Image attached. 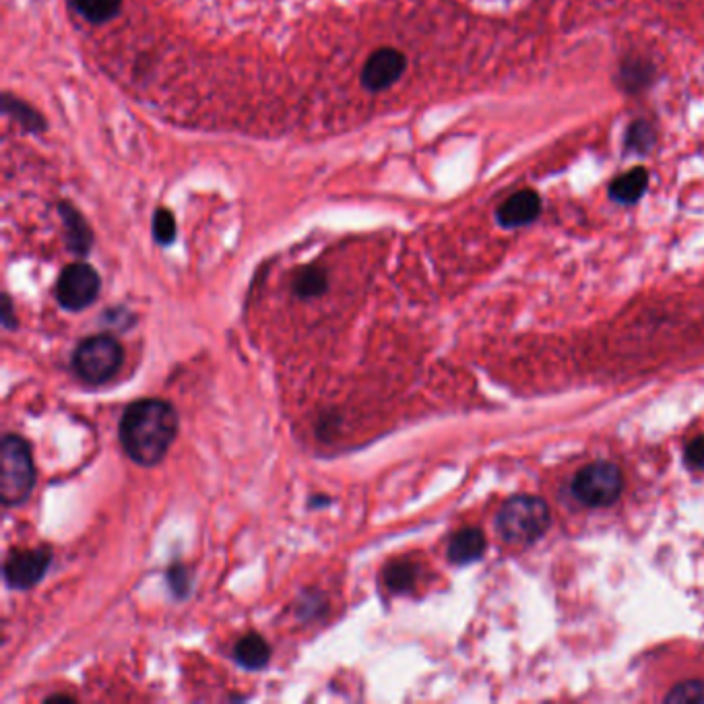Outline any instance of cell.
Returning <instances> with one entry per match:
<instances>
[{
  "mask_svg": "<svg viewBox=\"0 0 704 704\" xmlns=\"http://www.w3.org/2000/svg\"><path fill=\"white\" fill-rule=\"evenodd\" d=\"M120 444L137 465L162 463L178 434V413L162 399H141L126 407L120 420Z\"/></svg>",
  "mask_w": 704,
  "mask_h": 704,
  "instance_id": "obj_1",
  "label": "cell"
},
{
  "mask_svg": "<svg viewBox=\"0 0 704 704\" xmlns=\"http://www.w3.org/2000/svg\"><path fill=\"white\" fill-rule=\"evenodd\" d=\"M36 486V467L29 444L15 434L0 446V500L5 506L23 504Z\"/></svg>",
  "mask_w": 704,
  "mask_h": 704,
  "instance_id": "obj_2",
  "label": "cell"
},
{
  "mask_svg": "<svg viewBox=\"0 0 704 704\" xmlns=\"http://www.w3.org/2000/svg\"><path fill=\"white\" fill-rule=\"evenodd\" d=\"M496 527L508 543H533L550 527L548 504L535 496L510 498L498 512Z\"/></svg>",
  "mask_w": 704,
  "mask_h": 704,
  "instance_id": "obj_3",
  "label": "cell"
},
{
  "mask_svg": "<svg viewBox=\"0 0 704 704\" xmlns=\"http://www.w3.org/2000/svg\"><path fill=\"white\" fill-rule=\"evenodd\" d=\"M124 362V349L112 335H93L79 343L73 354V368L91 387L110 382Z\"/></svg>",
  "mask_w": 704,
  "mask_h": 704,
  "instance_id": "obj_4",
  "label": "cell"
},
{
  "mask_svg": "<svg viewBox=\"0 0 704 704\" xmlns=\"http://www.w3.org/2000/svg\"><path fill=\"white\" fill-rule=\"evenodd\" d=\"M572 494L591 508L610 506L622 494V473L614 463H591L574 477Z\"/></svg>",
  "mask_w": 704,
  "mask_h": 704,
  "instance_id": "obj_5",
  "label": "cell"
},
{
  "mask_svg": "<svg viewBox=\"0 0 704 704\" xmlns=\"http://www.w3.org/2000/svg\"><path fill=\"white\" fill-rule=\"evenodd\" d=\"M100 275L87 263H73L60 273L56 285V300L62 308L79 312L91 306L100 296Z\"/></svg>",
  "mask_w": 704,
  "mask_h": 704,
  "instance_id": "obj_6",
  "label": "cell"
},
{
  "mask_svg": "<svg viewBox=\"0 0 704 704\" xmlns=\"http://www.w3.org/2000/svg\"><path fill=\"white\" fill-rule=\"evenodd\" d=\"M50 562H52L50 550L15 552L5 562V581L11 589L27 591L31 587H36L44 579Z\"/></svg>",
  "mask_w": 704,
  "mask_h": 704,
  "instance_id": "obj_7",
  "label": "cell"
},
{
  "mask_svg": "<svg viewBox=\"0 0 704 704\" xmlns=\"http://www.w3.org/2000/svg\"><path fill=\"white\" fill-rule=\"evenodd\" d=\"M407 69V58L393 48H382L374 52L362 71V83L368 91H384L395 85Z\"/></svg>",
  "mask_w": 704,
  "mask_h": 704,
  "instance_id": "obj_8",
  "label": "cell"
},
{
  "mask_svg": "<svg viewBox=\"0 0 704 704\" xmlns=\"http://www.w3.org/2000/svg\"><path fill=\"white\" fill-rule=\"evenodd\" d=\"M541 211V199L533 190H519L498 209V221L504 228H519L535 221Z\"/></svg>",
  "mask_w": 704,
  "mask_h": 704,
  "instance_id": "obj_9",
  "label": "cell"
},
{
  "mask_svg": "<svg viewBox=\"0 0 704 704\" xmlns=\"http://www.w3.org/2000/svg\"><path fill=\"white\" fill-rule=\"evenodd\" d=\"M486 552V537L479 529H461L448 543V558L455 564H471Z\"/></svg>",
  "mask_w": 704,
  "mask_h": 704,
  "instance_id": "obj_10",
  "label": "cell"
},
{
  "mask_svg": "<svg viewBox=\"0 0 704 704\" xmlns=\"http://www.w3.org/2000/svg\"><path fill=\"white\" fill-rule=\"evenodd\" d=\"M234 659L240 667L248 671H259L269 665L271 659V647L261 634H246L242 636L236 647H234Z\"/></svg>",
  "mask_w": 704,
  "mask_h": 704,
  "instance_id": "obj_11",
  "label": "cell"
},
{
  "mask_svg": "<svg viewBox=\"0 0 704 704\" xmlns=\"http://www.w3.org/2000/svg\"><path fill=\"white\" fill-rule=\"evenodd\" d=\"M60 215L64 219V226H67V244H69V248L75 254L85 256L89 252L91 244H93V234H91V228L87 226V221L69 203L60 205Z\"/></svg>",
  "mask_w": 704,
  "mask_h": 704,
  "instance_id": "obj_12",
  "label": "cell"
},
{
  "mask_svg": "<svg viewBox=\"0 0 704 704\" xmlns=\"http://www.w3.org/2000/svg\"><path fill=\"white\" fill-rule=\"evenodd\" d=\"M649 186V172L643 168H634L622 176H618L612 186H610V195L614 201L618 203H636L640 197L645 195V190Z\"/></svg>",
  "mask_w": 704,
  "mask_h": 704,
  "instance_id": "obj_13",
  "label": "cell"
},
{
  "mask_svg": "<svg viewBox=\"0 0 704 704\" xmlns=\"http://www.w3.org/2000/svg\"><path fill=\"white\" fill-rule=\"evenodd\" d=\"M327 287H329V279H327V273L323 269H320V267H306V269H302L296 275L292 290H294V294L298 298L312 300V298L323 296L327 292Z\"/></svg>",
  "mask_w": 704,
  "mask_h": 704,
  "instance_id": "obj_14",
  "label": "cell"
},
{
  "mask_svg": "<svg viewBox=\"0 0 704 704\" xmlns=\"http://www.w3.org/2000/svg\"><path fill=\"white\" fill-rule=\"evenodd\" d=\"M415 581H418V566L407 560L393 562L384 570V583H387L393 593H409Z\"/></svg>",
  "mask_w": 704,
  "mask_h": 704,
  "instance_id": "obj_15",
  "label": "cell"
},
{
  "mask_svg": "<svg viewBox=\"0 0 704 704\" xmlns=\"http://www.w3.org/2000/svg\"><path fill=\"white\" fill-rule=\"evenodd\" d=\"M75 9L91 23H106L120 13L122 0H73Z\"/></svg>",
  "mask_w": 704,
  "mask_h": 704,
  "instance_id": "obj_16",
  "label": "cell"
},
{
  "mask_svg": "<svg viewBox=\"0 0 704 704\" xmlns=\"http://www.w3.org/2000/svg\"><path fill=\"white\" fill-rule=\"evenodd\" d=\"M5 110L11 112L15 116V120H19L27 128V131H34V133L44 131L46 124H44L42 116L34 108H29L27 104H23L19 100H13L7 95V98H5Z\"/></svg>",
  "mask_w": 704,
  "mask_h": 704,
  "instance_id": "obj_17",
  "label": "cell"
},
{
  "mask_svg": "<svg viewBox=\"0 0 704 704\" xmlns=\"http://www.w3.org/2000/svg\"><path fill=\"white\" fill-rule=\"evenodd\" d=\"M665 702L671 704H704V684L702 682H686L676 686L665 696Z\"/></svg>",
  "mask_w": 704,
  "mask_h": 704,
  "instance_id": "obj_18",
  "label": "cell"
},
{
  "mask_svg": "<svg viewBox=\"0 0 704 704\" xmlns=\"http://www.w3.org/2000/svg\"><path fill=\"white\" fill-rule=\"evenodd\" d=\"M153 236L159 244H172L176 238V219L168 209L155 211L153 217Z\"/></svg>",
  "mask_w": 704,
  "mask_h": 704,
  "instance_id": "obj_19",
  "label": "cell"
},
{
  "mask_svg": "<svg viewBox=\"0 0 704 704\" xmlns=\"http://www.w3.org/2000/svg\"><path fill=\"white\" fill-rule=\"evenodd\" d=\"M653 141V131L647 122H636L628 131V147L632 149H647Z\"/></svg>",
  "mask_w": 704,
  "mask_h": 704,
  "instance_id": "obj_20",
  "label": "cell"
},
{
  "mask_svg": "<svg viewBox=\"0 0 704 704\" xmlns=\"http://www.w3.org/2000/svg\"><path fill=\"white\" fill-rule=\"evenodd\" d=\"M168 583L176 597H184L190 589V574L186 572L184 566H172L168 570Z\"/></svg>",
  "mask_w": 704,
  "mask_h": 704,
  "instance_id": "obj_21",
  "label": "cell"
},
{
  "mask_svg": "<svg viewBox=\"0 0 704 704\" xmlns=\"http://www.w3.org/2000/svg\"><path fill=\"white\" fill-rule=\"evenodd\" d=\"M686 461L696 469H704V436L694 438L686 446Z\"/></svg>",
  "mask_w": 704,
  "mask_h": 704,
  "instance_id": "obj_22",
  "label": "cell"
},
{
  "mask_svg": "<svg viewBox=\"0 0 704 704\" xmlns=\"http://www.w3.org/2000/svg\"><path fill=\"white\" fill-rule=\"evenodd\" d=\"M3 302H5V308H3V323H5L7 329H13V327H15V320L11 318V314H13V310H11V308H13V306H11V298L5 296Z\"/></svg>",
  "mask_w": 704,
  "mask_h": 704,
  "instance_id": "obj_23",
  "label": "cell"
}]
</instances>
